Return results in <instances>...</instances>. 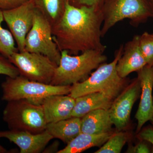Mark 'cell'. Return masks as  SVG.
I'll list each match as a JSON object with an SVG mask.
<instances>
[{"label":"cell","mask_w":153,"mask_h":153,"mask_svg":"<svg viewBox=\"0 0 153 153\" xmlns=\"http://www.w3.org/2000/svg\"><path fill=\"white\" fill-rule=\"evenodd\" d=\"M103 15L92 7H76L67 1L65 12L52 26V38L60 52L77 55L87 50L104 52L106 46L102 42Z\"/></svg>","instance_id":"obj_1"},{"label":"cell","mask_w":153,"mask_h":153,"mask_svg":"<svg viewBox=\"0 0 153 153\" xmlns=\"http://www.w3.org/2000/svg\"><path fill=\"white\" fill-rule=\"evenodd\" d=\"M60 63L55 69L50 84L71 85L88 78L93 70L107 60L104 52L89 50L80 55H69L67 51H61Z\"/></svg>","instance_id":"obj_2"},{"label":"cell","mask_w":153,"mask_h":153,"mask_svg":"<svg viewBox=\"0 0 153 153\" xmlns=\"http://www.w3.org/2000/svg\"><path fill=\"white\" fill-rule=\"evenodd\" d=\"M124 45L116 51L114 59L109 63H103L88 78L81 82L71 85L68 95L74 98L96 92H102L115 99L123 91L126 78L118 74L116 66L122 55Z\"/></svg>","instance_id":"obj_3"},{"label":"cell","mask_w":153,"mask_h":153,"mask_svg":"<svg viewBox=\"0 0 153 153\" xmlns=\"http://www.w3.org/2000/svg\"><path fill=\"white\" fill-rule=\"evenodd\" d=\"M4 101L25 100L33 104L41 105L44 99L52 95H68L71 85H55L30 80L21 75L7 76L2 83Z\"/></svg>","instance_id":"obj_4"},{"label":"cell","mask_w":153,"mask_h":153,"mask_svg":"<svg viewBox=\"0 0 153 153\" xmlns=\"http://www.w3.org/2000/svg\"><path fill=\"white\" fill-rule=\"evenodd\" d=\"M101 12L103 15L102 37L116 24L124 19L130 20L131 24L136 27L153 17L148 0H108Z\"/></svg>","instance_id":"obj_5"},{"label":"cell","mask_w":153,"mask_h":153,"mask_svg":"<svg viewBox=\"0 0 153 153\" xmlns=\"http://www.w3.org/2000/svg\"><path fill=\"white\" fill-rule=\"evenodd\" d=\"M3 118L11 130L26 131L33 134L45 131L47 123L42 105L25 100L7 102Z\"/></svg>","instance_id":"obj_6"},{"label":"cell","mask_w":153,"mask_h":153,"mask_svg":"<svg viewBox=\"0 0 153 153\" xmlns=\"http://www.w3.org/2000/svg\"><path fill=\"white\" fill-rule=\"evenodd\" d=\"M20 75L30 80L50 84L57 64L46 55L24 51L15 52L8 58Z\"/></svg>","instance_id":"obj_7"},{"label":"cell","mask_w":153,"mask_h":153,"mask_svg":"<svg viewBox=\"0 0 153 153\" xmlns=\"http://www.w3.org/2000/svg\"><path fill=\"white\" fill-rule=\"evenodd\" d=\"M25 51L40 53L60 63L61 52L52 38V26L36 9L33 25L26 38Z\"/></svg>","instance_id":"obj_8"},{"label":"cell","mask_w":153,"mask_h":153,"mask_svg":"<svg viewBox=\"0 0 153 153\" xmlns=\"http://www.w3.org/2000/svg\"><path fill=\"white\" fill-rule=\"evenodd\" d=\"M36 10L30 0L16 7L2 11L4 21L16 42L19 52L25 50L26 37L33 26Z\"/></svg>","instance_id":"obj_9"},{"label":"cell","mask_w":153,"mask_h":153,"mask_svg":"<svg viewBox=\"0 0 153 153\" xmlns=\"http://www.w3.org/2000/svg\"><path fill=\"white\" fill-rule=\"evenodd\" d=\"M140 92V81L137 78L113 102L109 109L110 116L117 131L128 125L133 106Z\"/></svg>","instance_id":"obj_10"},{"label":"cell","mask_w":153,"mask_h":153,"mask_svg":"<svg viewBox=\"0 0 153 153\" xmlns=\"http://www.w3.org/2000/svg\"><path fill=\"white\" fill-rule=\"evenodd\" d=\"M138 79L141 86V97L138 108L135 114L137 121L136 132L142 128L153 116V66L146 65L138 71Z\"/></svg>","instance_id":"obj_11"},{"label":"cell","mask_w":153,"mask_h":153,"mask_svg":"<svg viewBox=\"0 0 153 153\" xmlns=\"http://www.w3.org/2000/svg\"><path fill=\"white\" fill-rule=\"evenodd\" d=\"M5 138L17 145L21 153H38L44 150L53 137L47 130L38 134L26 131H0V138Z\"/></svg>","instance_id":"obj_12"},{"label":"cell","mask_w":153,"mask_h":153,"mask_svg":"<svg viewBox=\"0 0 153 153\" xmlns=\"http://www.w3.org/2000/svg\"><path fill=\"white\" fill-rule=\"evenodd\" d=\"M146 65L140 49L139 35H136L124 45L123 53L117 64V71L121 78H126L132 72H137Z\"/></svg>","instance_id":"obj_13"},{"label":"cell","mask_w":153,"mask_h":153,"mask_svg":"<svg viewBox=\"0 0 153 153\" xmlns=\"http://www.w3.org/2000/svg\"><path fill=\"white\" fill-rule=\"evenodd\" d=\"M75 99L68 95H52L44 99L42 105L47 124L71 117Z\"/></svg>","instance_id":"obj_14"},{"label":"cell","mask_w":153,"mask_h":153,"mask_svg":"<svg viewBox=\"0 0 153 153\" xmlns=\"http://www.w3.org/2000/svg\"><path fill=\"white\" fill-rule=\"evenodd\" d=\"M114 99L102 92H93L79 97L75 98L71 117L82 118L95 109H109Z\"/></svg>","instance_id":"obj_15"},{"label":"cell","mask_w":153,"mask_h":153,"mask_svg":"<svg viewBox=\"0 0 153 153\" xmlns=\"http://www.w3.org/2000/svg\"><path fill=\"white\" fill-rule=\"evenodd\" d=\"M81 119V133L99 134L111 131L113 123L109 109L94 110Z\"/></svg>","instance_id":"obj_16"},{"label":"cell","mask_w":153,"mask_h":153,"mask_svg":"<svg viewBox=\"0 0 153 153\" xmlns=\"http://www.w3.org/2000/svg\"><path fill=\"white\" fill-rule=\"evenodd\" d=\"M114 133L112 131L99 134L80 133L68 143L65 148L57 153H79L94 147L101 146Z\"/></svg>","instance_id":"obj_17"},{"label":"cell","mask_w":153,"mask_h":153,"mask_svg":"<svg viewBox=\"0 0 153 153\" xmlns=\"http://www.w3.org/2000/svg\"><path fill=\"white\" fill-rule=\"evenodd\" d=\"M81 118L71 117L47 124V130L53 138L68 143L81 133Z\"/></svg>","instance_id":"obj_18"},{"label":"cell","mask_w":153,"mask_h":153,"mask_svg":"<svg viewBox=\"0 0 153 153\" xmlns=\"http://www.w3.org/2000/svg\"><path fill=\"white\" fill-rule=\"evenodd\" d=\"M52 26L63 16L68 0H30Z\"/></svg>","instance_id":"obj_19"},{"label":"cell","mask_w":153,"mask_h":153,"mask_svg":"<svg viewBox=\"0 0 153 153\" xmlns=\"http://www.w3.org/2000/svg\"><path fill=\"white\" fill-rule=\"evenodd\" d=\"M3 21V11L0 10V54L9 58L19 50L15 46V39L12 33L2 26Z\"/></svg>","instance_id":"obj_20"},{"label":"cell","mask_w":153,"mask_h":153,"mask_svg":"<svg viewBox=\"0 0 153 153\" xmlns=\"http://www.w3.org/2000/svg\"><path fill=\"white\" fill-rule=\"evenodd\" d=\"M128 139L126 133L117 131L113 134L109 139L95 152V153H120Z\"/></svg>","instance_id":"obj_21"},{"label":"cell","mask_w":153,"mask_h":153,"mask_svg":"<svg viewBox=\"0 0 153 153\" xmlns=\"http://www.w3.org/2000/svg\"><path fill=\"white\" fill-rule=\"evenodd\" d=\"M140 49L145 60L147 65L153 66V33L151 34L145 32L139 35Z\"/></svg>","instance_id":"obj_22"},{"label":"cell","mask_w":153,"mask_h":153,"mask_svg":"<svg viewBox=\"0 0 153 153\" xmlns=\"http://www.w3.org/2000/svg\"><path fill=\"white\" fill-rule=\"evenodd\" d=\"M0 74L10 77H15L20 75L19 69L8 58L0 54Z\"/></svg>","instance_id":"obj_23"},{"label":"cell","mask_w":153,"mask_h":153,"mask_svg":"<svg viewBox=\"0 0 153 153\" xmlns=\"http://www.w3.org/2000/svg\"><path fill=\"white\" fill-rule=\"evenodd\" d=\"M108 0H68L70 4L76 7L87 6L101 11L103 5Z\"/></svg>","instance_id":"obj_24"},{"label":"cell","mask_w":153,"mask_h":153,"mask_svg":"<svg viewBox=\"0 0 153 153\" xmlns=\"http://www.w3.org/2000/svg\"><path fill=\"white\" fill-rule=\"evenodd\" d=\"M137 137L140 140L144 141L150 143L153 146V127L148 126L141 129L138 133Z\"/></svg>","instance_id":"obj_25"},{"label":"cell","mask_w":153,"mask_h":153,"mask_svg":"<svg viewBox=\"0 0 153 153\" xmlns=\"http://www.w3.org/2000/svg\"><path fill=\"white\" fill-rule=\"evenodd\" d=\"M30 0H0V10H6L14 8Z\"/></svg>","instance_id":"obj_26"},{"label":"cell","mask_w":153,"mask_h":153,"mask_svg":"<svg viewBox=\"0 0 153 153\" xmlns=\"http://www.w3.org/2000/svg\"><path fill=\"white\" fill-rule=\"evenodd\" d=\"M135 146H130L128 149L127 153H151L150 149L144 141L140 140Z\"/></svg>","instance_id":"obj_27"},{"label":"cell","mask_w":153,"mask_h":153,"mask_svg":"<svg viewBox=\"0 0 153 153\" xmlns=\"http://www.w3.org/2000/svg\"><path fill=\"white\" fill-rule=\"evenodd\" d=\"M8 152L2 146L0 145V153H4Z\"/></svg>","instance_id":"obj_28"},{"label":"cell","mask_w":153,"mask_h":153,"mask_svg":"<svg viewBox=\"0 0 153 153\" xmlns=\"http://www.w3.org/2000/svg\"><path fill=\"white\" fill-rule=\"evenodd\" d=\"M148 1L150 5L151 9H152L153 13V0H148Z\"/></svg>","instance_id":"obj_29"},{"label":"cell","mask_w":153,"mask_h":153,"mask_svg":"<svg viewBox=\"0 0 153 153\" xmlns=\"http://www.w3.org/2000/svg\"><path fill=\"white\" fill-rule=\"evenodd\" d=\"M150 121L151 122V123H152V126L153 127V116L152 118V119H151V120H150Z\"/></svg>","instance_id":"obj_30"},{"label":"cell","mask_w":153,"mask_h":153,"mask_svg":"<svg viewBox=\"0 0 153 153\" xmlns=\"http://www.w3.org/2000/svg\"><path fill=\"white\" fill-rule=\"evenodd\" d=\"M151 153H153V146L152 148V149L151 150Z\"/></svg>","instance_id":"obj_31"}]
</instances>
